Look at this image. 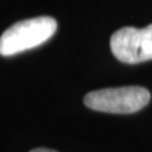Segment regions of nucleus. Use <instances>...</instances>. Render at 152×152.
<instances>
[{
	"instance_id": "4",
	"label": "nucleus",
	"mask_w": 152,
	"mask_h": 152,
	"mask_svg": "<svg viewBox=\"0 0 152 152\" xmlns=\"http://www.w3.org/2000/svg\"><path fill=\"white\" fill-rule=\"evenodd\" d=\"M31 152H57V151L48 150V148H36V150H32Z\"/></svg>"
},
{
	"instance_id": "3",
	"label": "nucleus",
	"mask_w": 152,
	"mask_h": 152,
	"mask_svg": "<svg viewBox=\"0 0 152 152\" xmlns=\"http://www.w3.org/2000/svg\"><path fill=\"white\" fill-rule=\"evenodd\" d=\"M110 50L124 64H140L152 60V24L145 28L124 27L113 33Z\"/></svg>"
},
{
	"instance_id": "2",
	"label": "nucleus",
	"mask_w": 152,
	"mask_h": 152,
	"mask_svg": "<svg viewBox=\"0 0 152 152\" xmlns=\"http://www.w3.org/2000/svg\"><path fill=\"white\" fill-rule=\"evenodd\" d=\"M151 94L142 86H122L95 90L85 95L84 104L93 110L131 114L143 109L150 103Z\"/></svg>"
},
{
	"instance_id": "1",
	"label": "nucleus",
	"mask_w": 152,
	"mask_h": 152,
	"mask_svg": "<svg viewBox=\"0 0 152 152\" xmlns=\"http://www.w3.org/2000/svg\"><path fill=\"white\" fill-rule=\"evenodd\" d=\"M57 29L51 17H37L20 20L9 27L0 37V55L14 56L48 41Z\"/></svg>"
}]
</instances>
